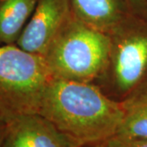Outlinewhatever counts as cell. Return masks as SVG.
Listing matches in <instances>:
<instances>
[{
  "instance_id": "6da1fadb",
  "label": "cell",
  "mask_w": 147,
  "mask_h": 147,
  "mask_svg": "<svg viewBox=\"0 0 147 147\" xmlns=\"http://www.w3.org/2000/svg\"><path fill=\"white\" fill-rule=\"evenodd\" d=\"M38 115L82 146L101 145L116 135L123 110L121 102L94 83L53 79L43 93Z\"/></svg>"
},
{
  "instance_id": "7a4b0ae2",
  "label": "cell",
  "mask_w": 147,
  "mask_h": 147,
  "mask_svg": "<svg viewBox=\"0 0 147 147\" xmlns=\"http://www.w3.org/2000/svg\"><path fill=\"white\" fill-rule=\"evenodd\" d=\"M108 34L107 63L95 84L121 102L147 88V18L130 12Z\"/></svg>"
},
{
  "instance_id": "3957f363",
  "label": "cell",
  "mask_w": 147,
  "mask_h": 147,
  "mask_svg": "<svg viewBox=\"0 0 147 147\" xmlns=\"http://www.w3.org/2000/svg\"><path fill=\"white\" fill-rule=\"evenodd\" d=\"M110 36L72 14L43 55L54 79L96 83L103 73Z\"/></svg>"
},
{
  "instance_id": "277c9868",
  "label": "cell",
  "mask_w": 147,
  "mask_h": 147,
  "mask_svg": "<svg viewBox=\"0 0 147 147\" xmlns=\"http://www.w3.org/2000/svg\"><path fill=\"white\" fill-rule=\"evenodd\" d=\"M54 79L42 55L16 44L0 45V119L38 115L47 85Z\"/></svg>"
},
{
  "instance_id": "5b68a950",
  "label": "cell",
  "mask_w": 147,
  "mask_h": 147,
  "mask_svg": "<svg viewBox=\"0 0 147 147\" xmlns=\"http://www.w3.org/2000/svg\"><path fill=\"white\" fill-rule=\"evenodd\" d=\"M72 14L70 0H37L16 44L27 52L43 56Z\"/></svg>"
},
{
  "instance_id": "8992f818",
  "label": "cell",
  "mask_w": 147,
  "mask_h": 147,
  "mask_svg": "<svg viewBox=\"0 0 147 147\" xmlns=\"http://www.w3.org/2000/svg\"><path fill=\"white\" fill-rule=\"evenodd\" d=\"M3 147H79L51 122L39 115L16 118L7 123Z\"/></svg>"
},
{
  "instance_id": "52a82bcc",
  "label": "cell",
  "mask_w": 147,
  "mask_h": 147,
  "mask_svg": "<svg viewBox=\"0 0 147 147\" xmlns=\"http://www.w3.org/2000/svg\"><path fill=\"white\" fill-rule=\"evenodd\" d=\"M70 3L77 18L106 34L131 12L125 0H70Z\"/></svg>"
},
{
  "instance_id": "ba28073f",
  "label": "cell",
  "mask_w": 147,
  "mask_h": 147,
  "mask_svg": "<svg viewBox=\"0 0 147 147\" xmlns=\"http://www.w3.org/2000/svg\"><path fill=\"white\" fill-rule=\"evenodd\" d=\"M37 0H0V45L16 44Z\"/></svg>"
},
{
  "instance_id": "9c48e42d",
  "label": "cell",
  "mask_w": 147,
  "mask_h": 147,
  "mask_svg": "<svg viewBox=\"0 0 147 147\" xmlns=\"http://www.w3.org/2000/svg\"><path fill=\"white\" fill-rule=\"evenodd\" d=\"M121 103L123 115L116 135L147 140V88Z\"/></svg>"
},
{
  "instance_id": "30bf717a",
  "label": "cell",
  "mask_w": 147,
  "mask_h": 147,
  "mask_svg": "<svg viewBox=\"0 0 147 147\" xmlns=\"http://www.w3.org/2000/svg\"><path fill=\"white\" fill-rule=\"evenodd\" d=\"M101 147H147V140L127 138L115 135L101 144Z\"/></svg>"
},
{
  "instance_id": "8fae6325",
  "label": "cell",
  "mask_w": 147,
  "mask_h": 147,
  "mask_svg": "<svg viewBox=\"0 0 147 147\" xmlns=\"http://www.w3.org/2000/svg\"><path fill=\"white\" fill-rule=\"evenodd\" d=\"M129 9L137 16L147 18V0H125Z\"/></svg>"
},
{
  "instance_id": "7c38bea8",
  "label": "cell",
  "mask_w": 147,
  "mask_h": 147,
  "mask_svg": "<svg viewBox=\"0 0 147 147\" xmlns=\"http://www.w3.org/2000/svg\"><path fill=\"white\" fill-rule=\"evenodd\" d=\"M6 131H7V123L0 119V147H3L4 145Z\"/></svg>"
},
{
  "instance_id": "4fadbf2b",
  "label": "cell",
  "mask_w": 147,
  "mask_h": 147,
  "mask_svg": "<svg viewBox=\"0 0 147 147\" xmlns=\"http://www.w3.org/2000/svg\"><path fill=\"white\" fill-rule=\"evenodd\" d=\"M79 147H101V145H90V146H82Z\"/></svg>"
}]
</instances>
